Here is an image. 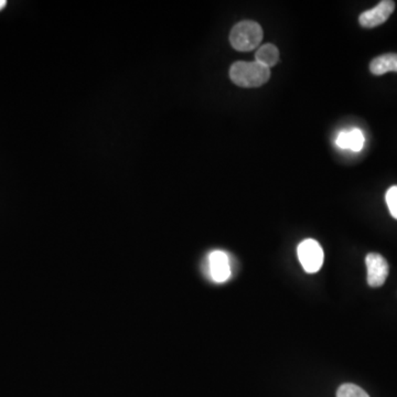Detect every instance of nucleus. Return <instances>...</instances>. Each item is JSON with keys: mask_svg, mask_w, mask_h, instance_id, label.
I'll list each match as a JSON object with an SVG mask.
<instances>
[{"mask_svg": "<svg viewBox=\"0 0 397 397\" xmlns=\"http://www.w3.org/2000/svg\"><path fill=\"white\" fill-rule=\"evenodd\" d=\"M229 77L237 87H262L271 77V69L263 67L256 61L235 62L229 69Z\"/></svg>", "mask_w": 397, "mask_h": 397, "instance_id": "nucleus-1", "label": "nucleus"}, {"mask_svg": "<svg viewBox=\"0 0 397 397\" xmlns=\"http://www.w3.org/2000/svg\"><path fill=\"white\" fill-rule=\"evenodd\" d=\"M264 33L259 23L244 20L236 23L229 33V43L236 51H252L262 43Z\"/></svg>", "mask_w": 397, "mask_h": 397, "instance_id": "nucleus-2", "label": "nucleus"}, {"mask_svg": "<svg viewBox=\"0 0 397 397\" xmlns=\"http://www.w3.org/2000/svg\"><path fill=\"white\" fill-rule=\"evenodd\" d=\"M298 257L305 271L309 274L317 273L323 264V251L315 239H305L298 246Z\"/></svg>", "mask_w": 397, "mask_h": 397, "instance_id": "nucleus-3", "label": "nucleus"}, {"mask_svg": "<svg viewBox=\"0 0 397 397\" xmlns=\"http://www.w3.org/2000/svg\"><path fill=\"white\" fill-rule=\"evenodd\" d=\"M207 274L215 283H225L232 275L229 257L223 251H213L207 256Z\"/></svg>", "mask_w": 397, "mask_h": 397, "instance_id": "nucleus-4", "label": "nucleus"}, {"mask_svg": "<svg viewBox=\"0 0 397 397\" xmlns=\"http://www.w3.org/2000/svg\"><path fill=\"white\" fill-rule=\"evenodd\" d=\"M395 9V3L392 0H383L372 9L364 11L359 17V23L363 28H375L391 17Z\"/></svg>", "mask_w": 397, "mask_h": 397, "instance_id": "nucleus-5", "label": "nucleus"}, {"mask_svg": "<svg viewBox=\"0 0 397 397\" xmlns=\"http://www.w3.org/2000/svg\"><path fill=\"white\" fill-rule=\"evenodd\" d=\"M365 264L368 268V284L374 288L383 286L390 269L386 259L378 253H370L366 255Z\"/></svg>", "mask_w": 397, "mask_h": 397, "instance_id": "nucleus-6", "label": "nucleus"}, {"mask_svg": "<svg viewBox=\"0 0 397 397\" xmlns=\"http://www.w3.org/2000/svg\"><path fill=\"white\" fill-rule=\"evenodd\" d=\"M364 135L360 129H355L350 131H342L337 138V145L342 149H351L353 151H362L364 146Z\"/></svg>", "mask_w": 397, "mask_h": 397, "instance_id": "nucleus-7", "label": "nucleus"}, {"mask_svg": "<svg viewBox=\"0 0 397 397\" xmlns=\"http://www.w3.org/2000/svg\"><path fill=\"white\" fill-rule=\"evenodd\" d=\"M370 71L374 75L397 72V53H386L375 58L370 63Z\"/></svg>", "mask_w": 397, "mask_h": 397, "instance_id": "nucleus-8", "label": "nucleus"}, {"mask_svg": "<svg viewBox=\"0 0 397 397\" xmlns=\"http://www.w3.org/2000/svg\"><path fill=\"white\" fill-rule=\"evenodd\" d=\"M255 61L268 69L276 65L279 61V51L276 45L266 43L259 47L255 53Z\"/></svg>", "mask_w": 397, "mask_h": 397, "instance_id": "nucleus-9", "label": "nucleus"}, {"mask_svg": "<svg viewBox=\"0 0 397 397\" xmlns=\"http://www.w3.org/2000/svg\"><path fill=\"white\" fill-rule=\"evenodd\" d=\"M337 397H370L368 393L365 392L364 390L358 386V385L351 384V383H347V384L341 385L340 388H338V392H337Z\"/></svg>", "mask_w": 397, "mask_h": 397, "instance_id": "nucleus-10", "label": "nucleus"}, {"mask_svg": "<svg viewBox=\"0 0 397 397\" xmlns=\"http://www.w3.org/2000/svg\"><path fill=\"white\" fill-rule=\"evenodd\" d=\"M385 199H386V203H388L391 214L397 220V185L391 187L388 189Z\"/></svg>", "mask_w": 397, "mask_h": 397, "instance_id": "nucleus-11", "label": "nucleus"}, {"mask_svg": "<svg viewBox=\"0 0 397 397\" xmlns=\"http://www.w3.org/2000/svg\"><path fill=\"white\" fill-rule=\"evenodd\" d=\"M7 5V1L6 0H0V11L4 9Z\"/></svg>", "mask_w": 397, "mask_h": 397, "instance_id": "nucleus-12", "label": "nucleus"}]
</instances>
